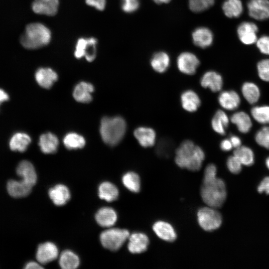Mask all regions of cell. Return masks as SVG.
I'll return each mask as SVG.
<instances>
[{"mask_svg":"<svg viewBox=\"0 0 269 269\" xmlns=\"http://www.w3.org/2000/svg\"><path fill=\"white\" fill-rule=\"evenodd\" d=\"M200 194L202 200L208 206L220 208L227 197L225 183L216 175H204Z\"/></svg>","mask_w":269,"mask_h":269,"instance_id":"6da1fadb","label":"cell"},{"mask_svg":"<svg viewBox=\"0 0 269 269\" xmlns=\"http://www.w3.org/2000/svg\"><path fill=\"white\" fill-rule=\"evenodd\" d=\"M205 159V153L190 140L183 141L175 152V161L182 168L192 171L199 170Z\"/></svg>","mask_w":269,"mask_h":269,"instance_id":"7a4b0ae2","label":"cell"},{"mask_svg":"<svg viewBox=\"0 0 269 269\" xmlns=\"http://www.w3.org/2000/svg\"><path fill=\"white\" fill-rule=\"evenodd\" d=\"M51 38V31L46 26L40 22H32L26 25L20 37V42L25 49L33 50L47 45Z\"/></svg>","mask_w":269,"mask_h":269,"instance_id":"3957f363","label":"cell"},{"mask_svg":"<svg viewBox=\"0 0 269 269\" xmlns=\"http://www.w3.org/2000/svg\"><path fill=\"white\" fill-rule=\"evenodd\" d=\"M126 128V121L121 117H104L101 122L100 134L106 143L114 146L124 137Z\"/></svg>","mask_w":269,"mask_h":269,"instance_id":"277c9868","label":"cell"},{"mask_svg":"<svg viewBox=\"0 0 269 269\" xmlns=\"http://www.w3.org/2000/svg\"><path fill=\"white\" fill-rule=\"evenodd\" d=\"M130 235L129 231L126 229L111 228L102 232L100 239L104 247L115 251L122 247Z\"/></svg>","mask_w":269,"mask_h":269,"instance_id":"5b68a950","label":"cell"},{"mask_svg":"<svg viewBox=\"0 0 269 269\" xmlns=\"http://www.w3.org/2000/svg\"><path fill=\"white\" fill-rule=\"evenodd\" d=\"M198 223L200 227L208 232L218 229L221 225L222 218L216 208L210 206L199 209L197 213Z\"/></svg>","mask_w":269,"mask_h":269,"instance_id":"8992f818","label":"cell"},{"mask_svg":"<svg viewBox=\"0 0 269 269\" xmlns=\"http://www.w3.org/2000/svg\"><path fill=\"white\" fill-rule=\"evenodd\" d=\"M200 62L194 54L185 52L181 53L177 59V65L179 70L185 74H194Z\"/></svg>","mask_w":269,"mask_h":269,"instance_id":"52a82bcc","label":"cell"},{"mask_svg":"<svg viewBox=\"0 0 269 269\" xmlns=\"http://www.w3.org/2000/svg\"><path fill=\"white\" fill-rule=\"evenodd\" d=\"M247 7L251 17L258 20L269 18V0H250Z\"/></svg>","mask_w":269,"mask_h":269,"instance_id":"ba28073f","label":"cell"},{"mask_svg":"<svg viewBox=\"0 0 269 269\" xmlns=\"http://www.w3.org/2000/svg\"><path fill=\"white\" fill-rule=\"evenodd\" d=\"M258 31L257 25L252 22H242L237 28V33L240 41L246 45L256 42Z\"/></svg>","mask_w":269,"mask_h":269,"instance_id":"9c48e42d","label":"cell"},{"mask_svg":"<svg viewBox=\"0 0 269 269\" xmlns=\"http://www.w3.org/2000/svg\"><path fill=\"white\" fill-rule=\"evenodd\" d=\"M128 249L132 254H140L145 252L149 244L148 236L144 233L135 232L128 239Z\"/></svg>","mask_w":269,"mask_h":269,"instance_id":"30bf717a","label":"cell"},{"mask_svg":"<svg viewBox=\"0 0 269 269\" xmlns=\"http://www.w3.org/2000/svg\"><path fill=\"white\" fill-rule=\"evenodd\" d=\"M58 255V249L57 246L53 243L47 242L38 246L36 258L39 263L45 264L55 260Z\"/></svg>","mask_w":269,"mask_h":269,"instance_id":"8fae6325","label":"cell"},{"mask_svg":"<svg viewBox=\"0 0 269 269\" xmlns=\"http://www.w3.org/2000/svg\"><path fill=\"white\" fill-rule=\"evenodd\" d=\"M152 230L158 238L166 242H173L177 238L176 233L173 226L163 221L155 222L152 226Z\"/></svg>","mask_w":269,"mask_h":269,"instance_id":"7c38bea8","label":"cell"},{"mask_svg":"<svg viewBox=\"0 0 269 269\" xmlns=\"http://www.w3.org/2000/svg\"><path fill=\"white\" fill-rule=\"evenodd\" d=\"M218 100L223 109L229 111L238 109L241 104L240 96L234 90L222 92L218 96Z\"/></svg>","mask_w":269,"mask_h":269,"instance_id":"4fadbf2b","label":"cell"},{"mask_svg":"<svg viewBox=\"0 0 269 269\" xmlns=\"http://www.w3.org/2000/svg\"><path fill=\"white\" fill-rule=\"evenodd\" d=\"M35 79L38 84L45 89L50 88L57 80V74L50 68L41 67L35 73Z\"/></svg>","mask_w":269,"mask_h":269,"instance_id":"5bb4252c","label":"cell"},{"mask_svg":"<svg viewBox=\"0 0 269 269\" xmlns=\"http://www.w3.org/2000/svg\"><path fill=\"white\" fill-rule=\"evenodd\" d=\"M17 174L32 187L37 181V174L33 164L27 160L21 161L16 168Z\"/></svg>","mask_w":269,"mask_h":269,"instance_id":"9a60e30c","label":"cell"},{"mask_svg":"<svg viewBox=\"0 0 269 269\" xmlns=\"http://www.w3.org/2000/svg\"><path fill=\"white\" fill-rule=\"evenodd\" d=\"M32 187V186L22 180H9L6 185L7 191L9 195L17 198L27 196L31 192Z\"/></svg>","mask_w":269,"mask_h":269,"instance_id":"2e32d148","label":"cell"},{"mask_svg":"<svg viewBox=\"0 0 269 269\" xmlns=\"http://www.w3.org/2000/svg\"><path fill=\"white\" fill-rule=\"evenodd\" d=\"M200 84L204 88H209L212 92H217L222 89L223 81L220 74L210 71L205 73L202 76Z\"/></svg>","mask_w":269,"mask_h":269,"instance_id":"e0dca14e","label":"cell"},{"mask_svg":"<svg viewBox=\"0 0 269 269\" xmlns=\"http://www.w3.org/2000/svg\"><path fill=\"white\" fill-rule=\"evenodd\" d=\"M193 42L195 45L205 48L210 46L213 41L212 31L204 27L197 28L192 34Z\"/></svg>","mask_w":269,"mask_h":269,"instance_id":"ac0fdd59","label":"cell"},{"mask_svg":"<svg viewBox=\"0 0 269 269\" xmlns=\"http://www.w3.org/2000/svg\"><path fill=\"white\" fill-rule=\"evenodd\" d=\"M134 134L142 147H151L155 143L156 134L152 129L144 127H138L134 130Z\"/></svg>","mask_w":269,"mask_h":269,"instance_id":"d6986e66","label":"cell"},{"mask_svg":"<svg viewBox=\"0 0 269 269\" xmlns=\"http://www.w3.org/2000/svg\"><path fill=\"white\" fill-rule=\"evenodd\" d=\"M48 194L53 203L57 206L65 205L70 198L69 189L63 184H57L50 188Z\"/></svg>","mask_w":269,"mask_h":269,"instance_id":"ffe728a7","label":"cell"},{"mask_svg":"<svg viewBox=\"0 0 269 269\" xmlns=\"http://www.w3.org/2000/svg\"><path fill=\"white\" fill-rule=\"evenodd\" d=\"M117 218L115 210L108 207L100 209L95 215L98 224L104 227H110L114 225L117 220Z\"/></svg>","mask_w":269,"mask_h":269,"instance_id":"44dd1931","label":"cell"},{"mask_svg":"<svg viewBox=\"0 0 269 269\" xmlns=\"http://www.w3.org/2000/svg\"><path fill=\"white\" fill-rule=\"evenodd\" d=\"M94 88L91 83L81 82L74 88L73 93L74 98L79 102L87 103L91 101Z\"/></svg>","mask_w":269,"mask_h":269,"instance_id":"7402d4cb","label":"cell"},{"mask_svg":"<svg viewBox=\"0 0 269 269\" xmlns=\"http://www.w3.org/2000/svg\"><path fill=\"white\" fill-rule=\"evenodd\" d=\"M230 120L236 126L238 131L243 134L249 133L253 126L250 116L244 111L235 113L231 117Z\"/></svg>","mask_w":269,"mask_h":269,"instance_id":"603a6c76","label":"cell"},{"mask_svg":"<svg viewBox=\"0 0 269 269\" xmlns=\"http://www.w3.org/2000/svg\"><path fill=\"white\" fill-rule=\"evenodd\" d=\"M58 5L59 0H50L45 2L34 1L31 8L35 13L53 16L57 12Z\"/></svg>","mask_w":269,"mask_h":269,"instance_id":"cb8c5ba5","label":"cell"},{"mask_svg":"<svg viewBox=\"0 0 269 269\" xmlns=\"http://www.w3.org/2000/svg\"><path fill=\"white\" fill-rule=\"evenodd\" d=\"M30 136L23 132H17L14 134L9 141L10 149L14 151H25L31 142Z\"/></svg>","mask_w":269,"mask_h":269,"instance_id":"d4e9b609","label":"cell"},{"mask_svg":"<svg viewBox=\"0 0 269 269\" xmlns=\"http://www.w3.org/2000/svg\"><path fill=\"white\" fill-rule=\"evenodd\" d=\"M38 144L42 152L46 154L54 153L57 150L59 141L54 134L47 133L40 135Z\"/></svg>","mask_w":269,"mask_h":269,"instance_id":"484cf974","label":"cell"},{"mask_svg":"<svg viewBox=\"0 0 269 269\" xmlns=\"http://www.w3.org/2000/svg\"><path fill=\"white\" fill-rule=\"evenodd\" d=\"M181 103L185 110L189 112H194L200 107L201 100L194 91L188 90L182 93Z\"/></svg>","mask_w":269,"mask_h":269,"instance_id":"4316f807","label":"cell"},{"mask_svg":"<svg viewBox=\"0 0 269 269\" xmlns=\"http://www.w3.org/2000/svg\"><path fill=\"white\" fill-rule=\"evenodd\" d=\"M229 121V118L225 112L221 110H219L215 113L212 119V129L218 134L224 135L226 134Z\"/></svg>","mask_w":269,"mask_h":269,"instance_id":"83f0119b","label":"cell"},{"mask_svg":"<svg viewBox=\"0 0 269 269\" xmlns=\"http://www.w3.org/2000/svg\"><path fill=\"white\" fill-rule=\"evenodd\" d=\"M241 91L244 98L251 105L257 103L261 97L260 89L254 82L244 83L242 86Z\"/></svg>","mask_w":269,"mask_h":269,"instance_id":"f1b7e54d","label":"cell"},{"mask_svg":"<svg viewBox=\"0 0 269 269\" xmlns=\"http://www.w3.org/2000/svg\"><path fill=\"white\" fill-rule=\"evenodd\" d=\"M98 193L101 199L108 202L116 200L119 196L117 187L111 182L108 181L103 182L99 185Z\"/></svg>","mask_w":269,"mask_h":269,"instance_id":"f546056e","label":"cell"},{"mask_svg":"<svg viewBox=\"0 0 269 269\" xmlns=\"http://www.w3.org/2000/svg\"><path fill=\"white\" fill-rule=\"evenodd\" d=\"M169 64V56L164 52H158L155 53L150 60V64L153 70L160 73L167 70Z\"/></svg>","mask_w":269,"mask_h":269,"instance_id":"4dcf8cb0","label":"cell"},{"mask_svg":"<svg viewBox=\"0 0 269 269\" xmlns=\"http://www.w3.org/2000/svg\"><path fill=\"white\" fill-rule=\"evenodd\" d=\"M222 9L227 17L237 18L242 13L243 4L240 0H226L223 3Z\"/></svg>","mask_w":269,"mask_h":269,"instance_id":"1f68e13d","label":"cell"},{"mask_svg":"<svg viewBox=\"0 0 269 269\" xmlns=\"http://www.w3.org/2000/svg\"><path fill=\"white\" fill-rule=\"evenodd\" d=\"M59 265L64 269H74L77 268L80 264L78 256L70 250L63 251L60 256Z\"/></svg>","mask_w":269,"mask_h":269,"instance_id":"d6a6232c","label":"cell"},{"mask_svg":"<svg viewBox=\"0 0 269 269\" xmlns=\"http://www.w3.org/2000/svg\"><path fill=\"white\" fill-rule=\"evenodd\" d=\"M235 155L244 165L251 166L255 161V155L253 150L245 145H241L234 151Z\"/></svg>","mask_w":269,"mask_h":269,"instance_id":"836d02e7","label":"cell"},{"mask_svg":"<svg viewBox=\"0 0 269 269\" xmlns=\"http://www.w3.org/2000/svg\"><path fill=\"white\" fill-rule=\"evenodd\" d=\"M124 185L130 191L138 193L140 190V179L135 172L129 171L125 173L122 177Z\"/></svg>","mask_w":269,"mask_h":269,"instance_id":"e575fe53","label":"cell"},{"mask_svg":"<svg viewBox=\"0 0 269 269\" xmlns=\"http://www.w3.org/2000/svg\"><path fill=\"white\" fill-rule=\"evenodd\" d=\"M85 142V139L82 135L75 133L67 134L63 138V143L69 149L81 148L84 146Z\"/></svg>","mask_w":269,"mask_h":269,"instance_id":"d590c367","label":"cell"},{"mask_svg":"<svg viewBox=\"0 0 269 269\" xmlns=\"http://www.w3.org/2000/svg\"><path fill=\"white\" fill-rule=\"evenodd\" d=\"M251 114L258 123L263 125L269 124V105L254 106L251 110Z\"/></svg>","mask_w":269,"mask_h":269,"instance_id":"8d00e7d4","label":"cell"},{"mask_svg":"<svg viewBox=\"0 0 269 269\" xmlns=\"http://www.w3.org/2000/svg\"><path fill=\"white\" fill-rule=\"evenodd\" d=\"M255 139L258 145L269 149V126H264L258 131Z\"/></svg>","mask_w":269,"mask_h":269,"instance_id":"74e56055","label":"cell"},{"mask_svg":"<svg viewBox=\"0 0 269 269\" xmlns=\"http://www.w3.org/2000/svg\"><path fill=\"white\" fill-rule=\"evenodd\" d=\"M98 41L96 38H87V43L84 51V56L88 62L93 61L96 57V45Z\"/></svg>","mask_w":269,"mask_h":269,"instance_id":"f35d334b","label":"cell"},{"mask_svg":"<svg viewBox=\"0 0 269 269\" xmlns=\"http://www.w3.org/2000/svg\"><path fill=\"white\" fill-rule=\"evenodd\" d=\"M214 0H189V6L193 12H199L212 6Z\"/></svg>","mask_w":269,"mask_h":269,"instance_id":"ab89813d","label":"cell"},{"mask_svg":"<svg viewBox=\"0 0 269 269\" xmlns=\"http://www.w3.org/2000/svg\"><path fill=\"white\" fill-rule=\"evenodd\" d=\"M257 71L261 80L269 82V59H263L258 63Z\"/></svg>","mask_w":269,"mask_h":269,"instance_id":"60d3db41","label":"cell"},{"mask_svg":"<svg viewBox=\"0 0 269 269\" xmlns=\"http://www.w3.org/2000/svg\"><path fill=\"white\" fill-rule=\"evenodd\" d=\"M226 164L229 170L233 174H238L242 170L243 164L234 155L228 158Z\"/></svg>","mask_w":269,"mask_h":269,"instance_id":"b9f144b4","label":"cell"},{"mask_svg":"<svg viewBox=\"0 0 269 269\" xmlns=\"http://www.w3.org/2000/svg\"><path fill=\"white\" fill-rule=\"evenodd\" d=\"M139 6L138 0H122V10L126 13L136 11Z\"/></svg>","mask_w":269,"mask_h":269,"instance_id":"7bdbcfd3","label":"cell"},{"mask_svg":"<svg viewBox=\"0 0 269 269\" xmlns=\"http://www.w3.org/2000/svg\"><path fill=\"white\" fill-rule=\"evenodd\" d=\"M257 46L260 52L269 55V36L264 35L258 39Z\"/></svg>","mask_w":269,"mask_h":269,"instance_id":"ee69618b","label":"cell"},{"mask_svg":"<svg viewBox=\"0 0 269 269\" xmlns=\"http://www.w3.org/2000/svg\"><path fill=\"white\" fill-rule=\"evenodd\" d=\"M87 43V38H80L78 39L74 51V56L80 59L84 56V50Z\"/></svg>","mask_w":269,"mask_h":269,"instance_id":"f6af8a7d","label":"cell"},{"mask_svg":"<svg viewBox=\"0 0 269 269\" xmlns=\"http://www.w3.org/2000/svg\"><path fill=\"white\" fill-rule=\"evenodd\" d=\"M85 2L88 5L102 11L105 8L106 1V0H85Z\"/></svg>","mask_w":269,"mask_h":269,"instance_id":"bcb514c9","label":"cell"},{"mask_svg":"<svg viewBox=\"0 0 269 269\" xmlns=\"http://www.w3.org/2000/svg\"><path fill=\"white\" fill-rule=\"evenodd\" d=\"M258 191L262 193L265 192L267 194H269V177H266L261 182L258 187Z\"/></svg>","mask_w":269,"mask_h":269,"instance_id":"7dc6e473","label":"cell"},{"mask_svg":"<svg viewBox=\"0 0 269 269\" xmlns=\"http://www.w3.org/2000/svg\"><path fill=\"white\" fill-rule=\"evenodd\" d=\"M220 146L221 149L224 151H230L233 147L229 139L222 140L220 142Z\"/></svg>","mask_w":269,"mask_h":269,"instance_id":"c3c4849f","label":"cell"},{"mask_svg":"<svg viewBox=\"0 0 269 269\" xmlns=\"http://www.w3.org/2000/svg\"><path fill=\"white\" fill-rule=\"evenodd\" d=\"M230 140L231 141L233 147L236 148L241 145H242V140L241 138L235 135H232L230 137Z\"/></svg>","mask_w":269,"mask_h":269,"instance_id":"681fc988","label":"cell"},{"mask_svg":"<svg viewBox=\"0 0 269 269\" xmlns=\"http://www.w3.org/2000/svg\"><path fill=\"white\" fill-rule=\"evenodd\" d=\"M24 269H43V267L40 266L38 263L35 262H29L25 266Z\"/></svg>","mask_w":269,"mask_h":269,"instance_id":"f907efd6","label":"cell"},{"mask_svg":"<svg viewBox=\"0 0 269 269\" xmlns=\"http://www.w3.org/2000/svg\"><path fill=\"white\" fill-rule=\"evenodd\" d=\"M9 100V96L3 89L0 88V104Z\"/></svg>","mask_w":269,"mask_h":269,"instance_id":"816d5d0a","label":"cell"},{"mask_svg":"<svg viewBox=\"0 0 269 269\" xmlns=\"http://www.w3.org/2000/svg\"><path fill=\"white\" fill-rule=\"evenodd\" d=\"M171 0H153V1L156 3L160 4L162 3H168Z\"/></svg>","mask_w":269,"mask_h":269,"instance_id":"f5cc1de1","label":"cell"},{"mask_svg":"<svg viewBox=\"0 0 269 269\" xmlns=\"http://www.w3.org/2000/svg\"><path fill=\"white\" fill-rule=\"evenodd\" d=\"M265 162L267 167L269 169V156L266 158Z\"/></svg>","mask_w":269,"mask_h":269,"instance_id":"db71d44e","label":"cell"},{"mask_svg":"<svg viewBox=\"0 0 269 269\" xmlns=\"http://www.w3.org/2000/svg\"><path fill=\"white\" fill-rule=\"evenodd\" d=\"M49 0H34V1H38V2H45V1H47Z\"/></svg>","mask_w":269,"mask_h":269,"instance_id":"11a10c76","label":"cell"}]
</instances>
